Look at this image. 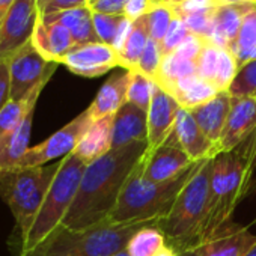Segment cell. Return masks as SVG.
I'll return each mask as SVG.
<instances>
[{"mask_svg": "<svg viewBox=\"0 0 256 256\" xmlns=\"http://www.w3.org/2000/svg\"><path fill=\"white\" fill-rule=\"evenodd\" d=\"M148 148V142L112 150L88 164L76 199L62 222L65 229H84L110 218L120 192Z\"/></svg>", "mask_w": 256, "mask_h": 256, "instance_id": "1", "label": "cell"}, {"mask_svg": "<svg viewBox=\"0 0 256 256\" xmlns=\"http://www.w3.org/2000/svg\"><path fill=\"white\" fill-rule=\"evenodd\" d=\"M256 132L229 152L212 158L210 199L200 244L235 223L234 212L254 182ZM199 244V246H200Z\"/></svg>", "mask_w": 256, "mask_h": 256, "instance_id": "2", "label": "cell"}, {"mask_svg": "<svg viewBox=\"0 0 256 256\" xmlns=\"http://www.w3.org/2000/svg\"><path fill=\"white\" fill-rule=\"evenodd\" d=\"M200 163L202 162L194 163L180 176L164 182H151L145 180L139 166H136L120 192L110 220L114 223L157 224L170 212L178 194L196 174Z\"/></svg>", "mask_w": 256, "mask_h": 256, "instance_id": "3", "label": "cell"}, {"mask_svg": "<svg viewBox=\"0 0 256 256\" xmlns=\"http://www.w3.org/2000/svg\"><path fill=\"white\" fill-rule=\"evenodd\" d=\"M211 174L212 158L204 160L178 194L170 212L156 224L166 236L168 244L178 253L192 252L200 244L210 199Z\"/></svg>", "mask_w": 256, "mask_h": 256, "instance_id": "4", "label": "cell"}, {"mask_svg": "<svg viewBox=\"0 0 256 256\" xmlns=\"http://www.w3.org/2000/svg\"><path fill=\"white\" fill-rule=\"evenodd\" d=\"M86 166L88 164L76 154L62 158L60 168L28 232L18 241L11 244L16 256L29 254L42 246L62 226V222L76 199Z\"/></svg>", "mask_w": 256, "mask_h": 256, "instance_id": "5", "label": "cell"}, {"mask_svg": "<svg viewBox=\"0 0 256 256\" xmlns=\"http://www.w3.org/2000/svg\"><path fill=\"white\" fill-rule=\"evenodd\" d=\"M146 224L152 223H114L108 218L78 230L59 228L42 246L26 256H113L124 250L130 238Z\"/></svg>", "mask_w": 256, "mask_h": 256, "instance_id": "6", "label": "cell"}, {"mask_svg": "<svg viewBox=\"0 0 256 256\" xmlns=\"http://www.w3.org/2000/svg\"><path fill=\"white\" fill-rule=\"evenodd\" d=\"M60 162L0 174V198L16 218V229L10 244L18 241L28 232L60 168Z\"/></svg>", "mask_w": 256, "mask_h": 256, "instance_id": "7", "label": "cell"}, {"mask_svg": "<svg viewBox=\"0 0 256 256\" xmlns=\"http://www.w3.org/2000/svg\"><path fill=\"white\" fill-rule=\"evenodd\" d=\"M6 64L11 78V100H24L36 88L47 86L59 65L47 60L32 41L11 56Z\"/></svg>", "mask_w": 256, "mask_h": 256, "instance_id": "8", "label": "cell"}, {"mask_svg": "<svg viewBox=\"0 0 256 256\" xmlns=\"http://www.w3.org/2000/svg\"><path fill=\"white\" fill-rule=\"evenodd\" d=\"M92 122L94 120L90 119L88 110L82 112L66 125L59 128L56 133L47 138L44 142L35 146H30L14 169L47 166L48 162H53V160L59 162L65 158L66 156L72 154L80 139L83 138V134L86 133V130Z\"/></svg>", "mask_w": 256, "mask_h": 256, "instance_id": "9", "label": "cell"}, {"mask_svg": "<svg viewBox=\"0 0 256 256\" xmlns=\"http://www.w3.org/2000/svg\"><path fill=\"white\" fill-rule=\"evenodd\" d=\"M40 18L38 0H16L0 22V62H6L32 41Z\"/></svg>", "mask_w": 256, "mask_h": 256, "instance_id": "10", "label": "cell"}, {"mask_svg": "<svg viewBox=\"0 0 256 256\" xmlns=\"http://www.w3.org/2000/svg\"><path fill=\"white\" fill-rule=\"evenodd\" d=\"M193 164L194 162L181 148L166 140L157 148H146L138 166L145 180L164 182L180 176Z\"/></svg>", "mask_w": 256, "mask_h": 256, "instance_id": "11", "label": "cell"}, {"mask_svg": "<svg viewBox=\"0 0 256 256\" xmlns=\"http://www.w3.org/2000/svg\"><path fill=\"white\" fill-rule=\"evenodd\" d=\"M62 65H65L72 74L94 78L100 77L110 70L120 66L119 53L102 42H89L74 46L72 50L62 59Z\"/></svg>", "mask_w": 256, "mask_h": 256, "instance_id": "12", "label": "cell"}, {"mask_svg": "<svg viewBox=\"0 0 256 256\" xmlns=\"http://www.w3.org/2000/svg\"><path fill=\"white\" fill-rule=\"evenodd\" d=\"M168 140L181 148L194 163L214 158L218 154L217 145L204 134L192 112L182 107L176 114L174 132Z\"/></svg>", "mask_w": 256, "mask_h": 256, "instance_id": "13", "label": "cell"}, {"mask_svg": "<svg viewBox=\"0 0 256 256\" xmlns=\"http://www.w3.org/2000/svg\"><path fill=\"white\" fill-rule=\"evenodd\" d=\"M256 132V98H232L230 112L218 142V154L229 152Z\"/></svg>", "mask_w": 256, "mask_h": 256, "instance_id": "14", "label": "cell"}, {"mask_svg": "<svg viewBox=\"0 0 256 256\" xmlns=\"http://www.w3.org/2000/svg\"><path fill=\"white\" fill-rule=\"evenodd\" d=\"M181 106L157 83L148 108V148L163 145L172 134Z\"/></svg>", "mask_w": 256, "mask_h": 256, "instance_id": "15", "label": "cell"}, {"mask_svg": "<svg viewBox=\"0 0 256 256\" xmlns=\"http://www.w3.org/2000/svg\"><path fill=\"white\" fill-rule=\"evenodd\" d=\"M142 142H148V112L126 101L113 114L112 150Z\"/></svg>", "mask_w": 256, "mask_h": 256, "instance_id": "16", "label": "cell"}, {"mask_svg": "<svg viewBox=\"0 0 256 256\" xmlns=\"http://www.w3.org/2000/svg\"><path fill=\"white\" fill-rule=\"evenodd\" d=\"M254 244L256 234H253L248 226L232 223L192 252L198 256H246Z\"/></svg>", "mask_w": 256, "mask_h": 256, "instance_id": "17", "label": "cell"}, {"mask_svg": "<svg viewBox=\"0 0 256 256\" xmlns=\"http://www.w3.org/2000/svg\"><path fill=\"white\" fill-rule=\"evenodd\" d=\"M32 42L47 60L56 64H62V59L76 46L70 30L65 26L44 18H40Z\"/></svg>", "mask_w": 256, "mask_h": 256, "instance_id": "18", "label": "cell"}, {"mask_svg": "<svg viewBox=\"0 0 256 256\" xmlns=\"http://www.w3.org/2000/svg\"><path fill=\"white\" fill-rule=\"evenodd\" d=\"M230 106H232V96L228 90H223L218 92L208 102L190 110L198 125L200 126V130L204 132V134L214 145H217V148L228 120V114L230 112Z\"/></svg>", "mask_w": 256, "mask_h": 256, "instance_id": "19", "label": "cell"}, {"mask_svg": "<svg viewBox=\"0 0 256 256\" xmlns=\"http://www.w3.org/2000/svg\"><path fill=\"white\" fill-rule=\"evenodd\" d=\"M254 6V4L216 5L212 10V35L210 41L222 48L230 50L244 17Z\"/></svg>", "mask_w": 256, "mask_h": 256, "instance_id": "20", "label": "cell"}, {"mask_svg": "<svg viewBox=\"0 0 256 256\" xmlns=\"http://www.w3.org/2000/svg\"><path fill=\"white\" fill-rule=\"evenodd\" d=\"M130 84V71L113 74L96 92L94 101L86 108L90 119L96 120L114 114L125 102Z\"/></svg>", "mask_w": 256, "mask_h": 256, "instance_id": "21", "label": "cell"}, {"mask_svg": "<svg viewBox=\"0 0 256 256\" xmlns=\"http://www.w3.org/2000/svg\"><path fill=\"white\" fill-rule=\"evenodd\" d=\"M112 145H113V114L94 120L89 125L86 133L83 134V138L80 139L72 154H76L86 164H90L95 160L108 154L112 151Z\"/></svg>", "mask_w": 256, "mask_h": 256, "instance_id": "22", "label": "cell"}, {"mask_svg": "<svg viewBox=\"0 0 256 256\" xmlns=\"http://www.w3.org/2000/svg\"><path fill=\"white\" fill-rule=\"evenodd\" d=\"M35 107L29 110L24 119L14 128L11 133L0 139V174L11 170L28 152L32 125H34Z\"/></svg>", "mask_w": 256, "mask_h": 256, "instance_id": "23", "label": "cell"}, {"mask_svg": "<svg viewBox=\"0 0 256 256\" xmlns=\"http://www.w3.org/2000/svg\"><path fill=\"white\" fill-rule=\"evenodd\" d=\"M48 22H56L65 26L76 46L80 44H89V42H100L95 26H94V12L90 6H83V8H76V10H68L64 12L52 14V16H44L41 17Z\"/></svg>", "mask_w": 256, "mask_h": 256, "instance_id": "24", "label": "cell"}, {"mask_svg": "<svg viewBox=\"0 0 256 256\" xmlns=\"http://www.w3.org/2000/svg\"><path fill=\"white\" fill-rule=\"evenodd\" d=\"M217 94L218 90L216 89V86L204 80L198 74L180 80L170 92V95L178 101V104L187 110H193L208 102Z\"/></svg>", "mask_w": 256, "mask_h": 256, "instance_id": "25", "label": "cell"}, {"mask_svg": "<svg viewBox=\"0 0 256 256\" xmlns=\"http://www.w3.org/2000/svg\"><path fill=\"white\" fill-rule=\"evenodd\" d=\"M150 29L146 16L133 22L132 28L128 30V35L120 47L119 53V64L125 71H133L138 66L140 56L144 54L148 42H150Z\"/></svg>", "mask_w": 256, "mask_h": 256, "instance_id": "26", "label": "cell"}, {"mask_svg": "<svg viewBox=\"0 0 256 256\" xmlns=\"http://www.w3.org/2000/svg\"><path fill=\"white\" fill-rule=\"evenodd\" d=\"M216 5H170L175 17H178L190 30V34L198 35L205 40H211L212 35V10Z\"/></svg>", "mask_w": 256, "mask_h": 256, "instance_id": "27", "label": "cell"}, {"mask_svg": "<svg viewBox=\"0 0 256 256\" xmlns=\"http://www.w3.org/2000/svg\"><path fill=\"white\" fill-rule=\"evenodd\" d=\"M94 26L100 42L107 44L119 52L128 35V30L132 28V22L126 20L124 16L94 12Z\"/></svg>", "mask_w": 256, "mask_h": 256, "instance_id": "28", "label": "cell"}, {"mask_svg": "<svg viewBox=\"0 0 256 256\" xmlns=\"http://www.w3.org/2000/svg\"><path fill=\"white\" fill-rule=\"evenodd\" d=\"M194 74H198L196 62L184 59V58L172 53L169 56H164L163 64L160 66V71H158L154 82L162 89H164L166 92L170 94L174 86L180 80H182L186 77H190V76H194Z\"/></svg>", "mask_w": 256, "mask_h": 256, "instance_id": "29", "label": "cell"}, {"mask_svg": "<svg viewBox=\"0 0 256 256\" xmlns=\"http://www.w3.org/2000/svg\"><path fill=\"white\" fill-rule=\"evenodd\" d=\"M238 66L256 59V6L244 17L240 32L230 47Z\"/></svg>", "mask_w": 256, "mask_h": 256, "instance_id": "30", "label": "cell"}, {"mask_svg": "<svg viewBox=\"0 0 256 256\" xmlns=\"http://www.w3.org/2000/svg\"><path fill=\"white\" fill-rule=\"evenodd\" d=\"M46 86L36 88L28 98L24 100H10L4 108L0 110V139L11 133L14 128L24 119L30 108L36 107L38 98Z\"/></svg>", "mask_w": 256, "mask_h": 256, "instance_id": "31", "label": "cell"}, {"mask_svg": "<svg viewBox=\"0 0 256 256\" xmlns=\"http://www.w3.org/2000/svg\"><path fill=\"white\" fill-rule=\"evenodd\" d=\"M166 246L163 232L156 224H146L130 238L125 250L130 256H156Z\"/></svg>", "mask_w": 256, "mask_h": 256, "instance_id": "32", "label": "cell"}, {"mask_svg": "<svg viewBox=\"0 0 256 256\" xmlns=\"http://www.w3.org/2000/svg\"><path fill=\"white\" fill-rule=\"evenodd\" d=\"M154 88H156V82L152 78L133 70L130 71V84H128L126 101L148 112L151 106Z\"/></svg>", "mask_w": 256, "mask_h": 256, "instance_id": "33", "label": "cell"}, {"mask_svg": "<svg viewBox=\"0 0 256 256\" xmlns=\"http://www.w3.org/2000/svg\"><path fill=\"white\" fill-rule=\"evenodd\" d=\"M228 92L232 98H256V59L238 66Z\"/></svg>", "mask_w": 256, "mask_h": 256, "instance_id": "34", "label": "cell"}, {"mask_svg": "<svg viewBox=\"0 0 256 256\" xmlns=\"http://www.w3.org/2000/svg\"><path fill=\"white\" fill-rule=\"evenodd\" d=\"M175 18V14L170 8V5L166 4H160L156 5L148 14H146V20H148V29H150V36L152 41L162 44V41L164 40L172 22Z\"/></svg>", "mask_w": 256, "mask_h": 256, "instance_id": "35", "label": "cell"}, {"mask_svg": "<svg viewBox=\"0 0 256 256\" xmlns=\"http://www.w3.org/2000/svg\"><path fill=\"white\" fill-rule=\"evenodd\" d=\"M220 52H222V47H218L217 44H214L210 40H205V44H204L200 54L196 60L198 76L212 84H214L217 68H218Z\"/></svg>", "mask_w": 256, "mask_h": 256, "instance_id": "36", "label": "cell"}, {"mask_svg": "<svg viewBox=\"0 0 256 256\" xmlns=\"http://www.w3.org/2000/svg\"><path fill=\"white\" fill-rule=\"evenodd\" d=\"M163 59H164V54H163V50H162V46L152 40H150L144 54L140 56L139 62H138V66H136V71L145 74L146 77L156 80L158 71H160V66L163 64Z\"/></svg>", "mask_w": 256, "mask_h": 256, "instance_id": "37", "label": "cell"}, {"mask_svg": "<svg viewBox=\"0 0 256 256\" xmlns=\"http://www.w3.org/2000/svg\"><path fill=\"white\" fill-rule=\"evenodd\" d=\"M236 71H238V64H236L234 54L230 53V50L222 48L218 68H217V74H216V80H214L216 89L218 92L228 90L236 76Z\"/></svg>", "mask_w": 256, "mask_h": 256, "instance_id": "38", "label": "cell"}, {"mask_svg": "<svg viewBox=\"0 0 256 256\" xmlns=\"http://www.w3.org/2000/svg\"><path fill=\"white\" fill-rule=\"evenodd\" d=\"M188 35H190V30L187 29V26L178 17H175L170 28H169V30H168V34H166V36H164V40L160 44L162 50H163V54L164 56L172 54L187 40Z\"/></svg>", "mask_w": 256, "mask_h": 256, "instance_id": "39", "label": "cell"}, {"mask_svg": "<svg viewBox=\"0 0 256 256\" xmlns=\"http://www.w3.org/2000/svg\"><path fill=\"white\" fill-rule=\"evenodd\" d=\"M41 17L64 12L68 10L89 6V0H38Z\"/></svg>", "mask_w": 256, "mask_h": 256, "instance_id": "40", "label": "cell"}, {"mask_svg": "<svg viewBox=\"0 0 256 256\" xmlns=\"http://www.w3.org/2000/svg\"><path fill=\"white\" fill-rule=\"evenodd\" d=\"M204 44H205V38H200L198 35L190 34L187 36V40L174 53L178 54V56H181V58H184V59H188V60L196 62L198 58H199V54H200V50H202Z\"/></svg>", "mask_w": 256, "mask_h": 256, "instance_id": "41", "label": "cell"}, {"mask_svg": "<svg viewBox=\"0 0 256 256\" xmlns=\"http://www.w3.org/2000/svg\"><path fill=\"white\" fill-rule=\"evenodd\" d=\"M156 5L151 0H128L125 10H124V17L130 20L132 23L145 17Z\"/></svg>", "mask_w": 256, "mask_h": 256, "instance_id": "42", "label": "cell"}, {"mask_svg": "<svg viewBox=\"0 0 256 256\" xmlns=\"http://www.w3.org/2000/svg\"><path fill=\"white\" fill-rule=\"evenodd\" d=\"M128 0H95L89 6L94 12L110 14V16H124V10Z\"/></svg>", "mask_w": 256, "mask_h": 256, "instance_id": "43", "label": "cell"}, {"mask_svg": "<svg viewBox=\"0 0 256 256\" xmlns=\"http://www.w3.org/2000/svg\"><path fill=\"white\" fill-rule=\"evenodd\" d=\"M11 100V78L6 62H0V110Z\"/></svg>", "mask_w": 256, "mask_h": 256, "instance_id": "44", "label": "cell"}, {"mask_svg": "<svg viewBox=\"0 0 256 256\" xmlns=\"http://www.w3.org/2000/svg\"><path fill=\"white\" fill-rule=\"evenodd\" d=\"M16 0H0V22L4 20V17L8 14L11 6L14 5Z\"/></svg>", "mask_w": 256, "mask_h": 256, "instance_id": "45", "label": "cell"}, {"mask_svg": "<svg viewBox=\"0 0 256 256\" xmlns=\"http://www.w3.org/2000/svg\"><path fill=\"white\" fill-rule=\"evenodd\" d=\"M216 5H238V4H254L256 0H214Z\"/></svg>", "mask_w": 256, "mask_h": 256, "instance_id": "46", "label": "cell"}, {"mask_svg": "<svg viewBox=\"0 0 256 256\" xmlns=\"http://www.w3.org/2000/svg\"><path fill=\"white\" fill-rule=\"evenodd\" d=\"M156 256H180V253H178L172 246H169V244H168V246H166L164 248H162Z\"/></svg>", "mask_w": 256, "mask_h": 256, "instance_id": "47", "label": "cell"}, {"mask_svg": "<svg viewBox=\"0 0 256 256\" xmlns=\"http://www.w3.org/2000/svg\"><path fill=\"white\" fill-rule=\"evenodd\" d=\"M182 4H192V5H204V6H208V5H216L214 0H184ZM181 5V4H180Z\"/></svg>", "mask_w": 256, "mask_h": 256, "instance_id": "48", "label": "cell"}, {"mask_svg": "<svg viewBox=\"0 0 256 256\" xmlns=\"http://www.w3.org/2000/svg\"><path fill=\"white\" fill-rule=\"evenodd\" d=\"M246 256H256V244L246 253Z\"/></svg>", "mask_w": 256, "mask_h": 256, "instance_id": "49", "label": "cell"}, {"mask_svg": "<svg viewBox=\"0 0 256 256\" xmlns=\"http://www.w3.org/2000/svg\"><path fill=\"white\" fill-rule=\"evenodd\" d=\"M113 256H130V254H128V252L124 248V250H120V252H118V253H114Z\"/></svg>", "mask_w": 256, "mask_h": 256, "instance_id": "50", "label": "cell"}, {"mask_svg": "<svg viewBox=\"0 0 256 256\" xmlns=\"http://www.w3.org/2000/svg\"><path fill=\"white\" fill-rule=\"evenodd\" d=\"M180 256H198L194 252H182V253H180Z\"/></svg>", "mask_w": 256, "mask_h": 256, "instance_id": "51", "label": "cell"}, {"mask_svg": "<svg viewBox=\"0 0 256 256\" xmlns=\"http://www.w3.org/2000/svg\"><path fill=\"white\" fill-rule=\"evenodd\" d=\"M151 2L154 4V5H160V4H163L164 0H151Z\"/></svg>", "mask_w": 256, "mask_h": 256, "instance_id": "52", "label": "cell"}, {"mask_svg": "<svg viewBox=\"0 0 256 256\" xmlns=\"http://www.w3.org/2000/svg\"><path fill=\"white\" fill-rule=\"evenodd\" d=\"M92 2H95V0H89V5H90V4H92Z\"/></svg>", "mask_w": 256, "mask_h": 256, "instance_id": "53", "label": "cell"}]
</instances>
